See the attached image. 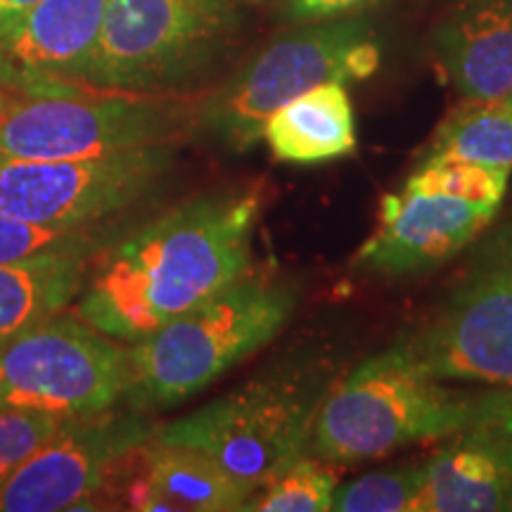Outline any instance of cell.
<instances>
[{"instance_id":"obj_1","label":"cell","mask_w":512,"mask_h":512,"mask_svg":"<svg viewBox=\"0 0 512 512\" xmlns=\"http://www.w3.org/2000/svg\"><path fill=\"white\" fill-rule=\"evenodd\" d=\"M264 185L190 197L110 242L74 313L119 342H138L249 271Z\"/></svg>"},{"instance_id":"obj_19","label":"cell","mask_w":512,"mask_h":512,"mask_svg":"<svg viewBox=\"0 0 512 512\" xmlns=\"http://www.w3.org/2000/svg\"><path fill=\"white\" fill-rule=\"evenodd\" d=\"M117 221L48 226L0 211V264L38 259V256L81 254L98 256L117 235Z\"/></svg>"},{"instance_id":"obj_18","label":"cell","mask_w":512,"mask_h":512,"mask_svg":"<svg viewBox=\"0 0 512 512\" xmlns=\"http://www.w3.org/2000/svg\"><path fill=\"white\" fill-rule=\"evenodd\" d=\"M425 159H463L512 171V98L465 100L441 121Z\"/></svg>"},{"instance_id":"obj_10","label":"cell","mask_w":512,"mask_h":512,"mask_svg":"<svg viewBox=\"0 0 512 512\" xmlns=\"http://www.w3.org/2000/svg\"><path fill=\"white\" fill-rule=\"evenodd\" d=\"M174 145L100 159L0 157V211L48 226L121 219L174 164Z\"/></svg>"},{"instance_id":"obj_24","label":"cell","mask_w":512,"mask_h":512,"mask_svg":"<svg viewBox=\"0 0 512 512\" xmlns=\"http://www.w3.org/2000/svg\"><path fill=\"white\" fill-rule=\"evenodd\" d=\"M387 0H287V15L294 22H320L349 15H363Z\"/></svg>"},{"instance_id":"obj_26","label":"cell","mask_w":512,"mask_h":512,"mask_svg":"<svg viewBox=\"0 0 512 512\" xmlns=\"http://www.w3.org/2000/svg\"><path fill=\"white\" fill-rule=\"evenodd\" d=\"M17 98V95H12L10 91H5V88L3 86H0V112H3L5 110V107H8L10 105V102L12 100H15Z\"/></svg>"},{"instance_id":"obj_16","label":"cell","mask_w":512,"mask_h":512,"mask_svg":"<svg viewBox=\"0 0 512 512\" xmlns=\"http://www.w3.org/2000/svg\"><path fill=\"white\" fill-rule=\"evenodd\" d=\"M264 140L285 164H325L354 155L356 119L347 83H318L285 102L268 117Z\"/></svg>"},{"instance_id":"obj_4","label":"cell","mask_w":512,"mask_h":512,"mask_svg":"<svg viewBox=\"0 0 512 512\" xmlns=\"http://www.w3.org/2000/svg\"><path fill=\"white\" fill-rule=\"evenodd\" d=\"M486 399L489 392H453L389 347L335 380L313 420L306 456L354 465L448 439L484 411Z\"/></svg>"},{"instance_id":"obj_23","label":"cell","mask_w":512,"mask_h":512,"mask_svg":"<svg viewBox=\"0 0 512 512\" xmlns=\"http://www.w3.org/2000/svg\"><path fill=\"white\" fill-rule=\"evenodd\" d=\"M62 415L5 408L0 411V484L64 425Z\"/></svg>"},{"instance_id":"obj_9","label":"cell","mask_w":512,"mask_h":512,"mask_svg":"<svg viewBox=\"0 0 512 512\" xmlns=\"http://www.w3.org/2000/svg\"><path fill=\"white\" fill-rule=\"evenodd\" d=\"M128 349L79 316H57L0 349V411L88 418L124 401Z\"/></svg>"},{"instance_id":"obj_11","label":"cell","mask_w":512,"mask_h":512,"mask_svg":"<svg viewBox=\"0 0 512 512\" xmlns=\"http://www.w3.org/2000/svg\"><path fill=\"white\" fill-rule=\"evenodd\" d=\"M157 427L145 411L117 406L69 418L0 484V512L88 510L114 467L143 446Z\"/></svg>"},{"instance_id":"obj_15","label":"cell","mask_w":512,"mask_h":512,"mask_svg":"<svg viewBox=\"0 0 512 512\" xmlns=\"http://www.w3.org/2000/svg\"><path fill=\"white\" fill-rule=\"evenodd\" d=\"M432 46L465 100L512 98V0H465L439 24Z\"/></svg>"},{"instance_id":"obj_8","label":"cell","mask_w":512,"mask_h":512,"mask_svg":"<svg viewBox=\"0 0 512 512\" xmlns=\"http://www.w3.org/2000/svg\"><path fill=\"white\" fill-rule=\"evenodd\" d=\"M392 347L441 382L512 389V233L489 242L444 304Z\"/></svg>"},{"instance_id":"obj_13","label":"cell","mask_w":512,"mask_h":512,"mask_svg":"<svg viewBox=\"0 0 512 512\" xmlns=\"http://www.w3.org/2000/svg\"><path fill=\"white\" fill-rule=\"evenodd\" d=\"M496 214L491 207L403 188L384 195L380 226L356 254V264L387 278L434 271L470 247Z\"/></svg>"},{"instance_id":"obj_20","label":"cell","mask_w":512,"mask_h":512,"mask_svg":"<svg viewBox=\"0 0 512 512\" xmlns=\"http://www.w3.org/2000/svg\"><path fill=\"white\" fill-rule=\"evenodd\" d=\"M430 460L375 470L349 482L337 484L332 494L335 512H418L425 491Z\"/></svg>"},{"instance_id":"obj_17","label":"cell","mask_w":512,"mask_h":512,"mask_svg":"<svg viewBox=\"0 0 512 512\" xmlns=\"http://www.w3.org/2000/svg\"><path fill=\"white\" fill-rule=\"evenodd\" d=\"M95 256L62 254L0 264V349L74 302Z\"/></svg>"},{"instance_id":"obj_7","label":"cell","mask_w":512,"mask_h":512,"mask_svg":"<svg viewBox=\"0 0 512 512\" xmlns=\"http://www.w3.org/2000/svg\"><path fill=\"white\" fill-rule=\"evenodd\" d=\"M197 131V105L166 95L15 98L0 112V157L100 159L176 145Z\"/></svg>"},{"instance_id":"obj_2","label":"cell","mask_w":512,"mask_h":512,"mask_svg":"<svg viewBox=\"0 0 512 512\" xmlns=\"http://www.w3.org/2000/svg\"><path fill=\"white\" fill-rule=\"evenodd\" d=\"M299 290L273 275H242L195 309L131 342L124 406L164 411L204 392L278 337Z\"/></svg>"},{"instance_id":"obj_5","label":"cell","mask_w":512,"mask_h":512,"mask_svg":"<svg viewBox=\"0 0 512 512\" xmlns=\"http://www.w3.org/2000/svg\"><path fill=\"white\" fill-rule=\"evenodd\" d=\"M230 0H110L83 88L169 95L202 76L240 29Z\"/></svg>"},{"instance_id":"obj_12","label":"cell","mask_w":512,"mask_h":512,"mask_svg":"<svg viewBox=\"0 0 512 512\" xmlns=\"http://www.w3.org/2000/svg\"><path fill=\"white\" fill-rule=\"evenodd\" d=\"M110 0H38L0 31V86L17 98L86 93L83 74Z\"/></svg>"},{"instance_id":"obj_27","label":"cell","mask_w":512,"mask_h":512,"mask_svg":"<svg viewBox=\"0 0 512 512\" xmlns=\"http://www.w3.org/2000/svg\"><path fill=\"white\" fill-rule=\"evenodd\" d=\"M230 3H235V5H254V3H261V0H230Z\"/></svg>"},{"instance_id":"obj_21","label":"cell","mask_w":512,"mask_h":512,"mask_svg":"<svg viewBox=\"0 0 512 512\" xmlns=\"http://www.w3.org/2000/svg\"><path fill=\"white\" fill-rule=\"evenodd\" d=\"M510 174L463 159H422L418 169L408 176L403 188L422 195H444L453 200L501 209L508 192Z\"/></svg>"},{"instance_id":"obj_25","label":"cell","mask_w":512,"mask_h":512,"mask_svg":"<svg viewBox=\"0 0 512 512\" xmlns=\"http://www.w3.org/2000/svg\"><path fill=\"white\" fill-rule=\"evenodd\" d=\"M38 0H0V31L10 27L19 15H24L29 8H34Z\"/></svg>"},{"instance_id":"obj_3","label":"cell","mask_w":512,"mask_h":512,"mask_svg":"<svg viewBox=\"0 0 512 512\" xmlns=\"http://www.w3.org/2000/svg\"><path fill=\"white\" fill-rule=\"evenodd\" d=\"M335 380L330 358L299 351L181 420L157 427L155 439L207 453L252 496L304 456L313 420Z\"/></svg>"},{"instance_id":"obj_22","label":"cell","mask_w":512,"mask_h":512,"mask_svg":"<svg viewBox=\"0 0 512 512\" xmlns=\"http://www.w3.org/2000/svg\"><path fill=\"white\" fill-rule=\"evenodd\" d=\"M332 465L313 456H299L245 503L249 512H323L332 508L337 489Z\"/></svg>"},{"instance_id":"obj_28","label":"cell","mask_w":512,"mask_h":512,"mask_svg":"<svg viewBox=\"0 0 512 512\" xmlns=\"http://www.w3.org/2000/svg\"><path fill=\"white\" fill-rule=\"evenodd\" d=\"M460 3H465V0H460Z\"/></svg>"},{"instance_id":"obj_14","label":"cell","mask_w":512,"mask_h":512,"mask_svg":"<svg viewBox=\"0 0 512 512\" xmlns=\"http://www.w3.org/2000/svg\"><path fill=\"white\" fill-rule=\"evenodd\" d=\"M430 458L418 512L512 510V389H489L484 411Z\"/></svg>"},{"instance_id":"obj_6","label":"cell","mask_w":512,"mask_h":512,"mask_svg":"<svg viewBox=\"0 0 512 512\" xmlns=\"http://www.w3.org/2000/svg\"><path fill=\"white\" fill-rule=\"evenodd\" d=\"M377 64L380 46L363 15L302 22L197 102V128L228 150L247 152L264 138L268 117L285 102L325 81L368 79Z\"/></svg>"}]
</instances>
